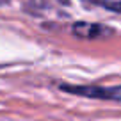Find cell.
I'll return each mask as SVG.
<instances>
[{"label": "cell", "mask_w": 121, "mask_h": 121, "mask_svg": "<svg viewBox=\"0 0 121 121\" xmlns=\"http://www.w3.org/2000/svg\"><path fill=\"white\" fill-rule=\"evenodd\" d=\"M71 32L80 39H105L114 34V30L102 23H89V22H77L71 25Z\"/></svg>", "instance_id": "2"}, {"label": "cell", "mask_w": 121, "mask_h": 121, "mask_svg": "<svg viewBox=\"0 0 121 121\" xmlns=\"http://www.w3.org/2000/svg\"><path fill=\"white\" fill-rule=\"evenodd\" d=\"M59 89L77 96L96 100H110V102H121V86H69V84H59Z\"/></svg>", "instance_id": "1"}, {"label": "cell", "mask_w": 121, "mask_h": 121, "mask_svg": "<svg viewBox=\"0 0 121 121\" xmlns=\"http://www.w3.org/2000/svg\"><path fill=\"white\" fill-rule=\"evenodd\" d=\"M89 2H93V4L107 9V11L119 13V14H121V0H89Z\"/></svg>", "instance_id": "3"}]
</instances>
